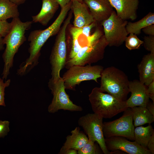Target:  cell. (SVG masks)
I'll list each match as a JSON object with an SVG mask.
<instances>
[{
	"label": "cell",
	"mask_w": 154,
	"mask_h": 154,
	"mask_svg": "<svg viewBox=\"0 0 154 154\" xmlns=\"http://www.w3.org/2000/svg\"><path fill=\"white\" fill-rule=\"evenodd\" d=\"M116 11L117 16L123 20L133 21L137 18L139 0H108Z\"/></svg>",
	"instance_id": "obj_15"
},
{
	"label": "cell",
	"mask_w": 154,
	"mask_h": 154,
	"mask_svg": "<svg viewBox=\"0 0 154 154\" xmlns=\"http://www.w3.org/2000/svg\"><path fill=\"white\" fill-rule=\"evenodd\" d=\"M147 149L151 154H154V133L152 134L147 145Z\"/></svg>",
	"instance_id": "obj_33"
},
{
	"label": "cell",
	"mask_w": 154,
	"mask_h": 154,
	"mask_svg": "<svg viewBox=\"0 0 154 154\" xmlns=\"http://www.w3.org/2000/svg\"><path fill=\"white\" fill-rule=\"evenodd\" d=\"M154 24V13L149 12L140 20L135 22H127L126 29L128 34H139L145 27Z\"/></svg>",
	"instance_id": "obj_21"
},
{
	"label": "cell",
	"mask_w": 154,
	"mask_h": 154,
	"mask_svg": "<svg viewBox=\"0 0 154 154\" xmlns=\"http://www.w3.org/2000/svg\"><path fill=\"white\" fill-rule=\"evenodd\" d=\"M4 44L3 42V38L0 35V50H3L4 48Z\"/></svg>",
	"instance_id": "obj_38"
},
{
	"label": "cell",
	"mask_w": 154,
	"mask_h": 154,
	"mask_svg": "<svg viewBox=\"0 0 154 154\" xmlns=\"http://www.w3.org/2000/svg\"><path fill=\"white\" fill-rule=\"evenodd\" d=\"M134 129L132 111L129 108L124 112L123 115L119 118L103 123V132L105 138L119 136L134 141Z\"/></svg>",
	"instance_id": "obj_9"
},
{
	"label": "cell",
	"mask_w": 154,
	"mask_h": 154,
	"mask_svg": "<svg viewBox=\"0 0 154 154\" xmlns=\"http://www.w3.org/2000/svg\"><path fill=\"white\" fill-rule=\"evenodd\" d=\"M142 30L147 35L154 36V24L149 25L142 29Z\"/></svg>",
	"instance_id": "obj_32"
},
{
	"label": "cell",
	"mask_w": 154,
	"mask_h": 154,
	"mask_svg": "<svg viewBox=\"0 0 154 154\" xmlns=\"http://www.w3.org/2000/svg\"><path fill=\"white\" fill-rule=\"evenodd\" d=\"M104 69L99 65H74L68 69L62 77L65 89L75 90L76 86L81 82L93 80L98 82Z\"/></svg>",
	"instance_id": "obj_6"
},
{
	"label": "cell",
	"mask_w": 154,
	"mask_h": 154,
	"mask_svg": "<svg viewBox=\"0 0 154 154\" xmlns=\"http://www.w3.org/2000/svg\"><path fill=\"white\" fill-rule=\"evenodd\" d=\"M11 2L17 6L22 4L27 0H9Z\"/></svg>",
	"instance_id": "obj_37"
},
{
	"label": "cell",
	"mask_w": 154,
	"mask_h": 154,
	"mask_svg": "<svg viewBox=\"0 0 154 154\" xmlns=\"http://www.w3.org/2000/svg\"><path fill=\"white\" fill-rule=\"evenodd\" d=\"M147 90L149 94V98L154 102V80L151 82L147 86Z\"/></svg>",
	"instance_id": "obj_31"
},
{
	"label": "cell",
	"mask_w": 154,
	"mask_h": 154,
	"mask_svg": "<svg viewBox=\"0 0 154 154\" xmlns=\"http://www.w3.org/2000/svg\"><path fill=\"white\" fill-rule=\"evenodd\" d=\"M71 11L57 34L50 57L51 78L48 83H54L60 78V72L66 63L67 48L66 37L67 28L72 17Z\"/></svg>",
	"instance_id": "obj_5"
},
{
	"label": "cell",
	"mask_w": 154,
	"mask_h": 154,
	"mask_svg": "<svg viewBox=\"0 0 154 154\" xmlns=\"http://www.w3.org/2000/svg\"><path fill=\"white\" fill-rule=\"evenodd\" d=\"M80 2H83V0H76Z\"/></svg>",
	"instance_id": "obj_39"
},
{
	"label": "cell",
	"mask_w": 154,
	"mask_h": 154,
	"mask_svg": "<svg viewBox=\"0 0 154 154\" xmlns=\"http://www.w3.org/2000/svg\"><path fill=\"white\" fill-rule=\"evenodd\" d=\"M88 97L94 113L103 118H110L128 108L126 101H121L110 94L104 93L99 87L93 88Z\"/></svg>",
	"instance_id": "obj_4"
},
{
	"label": "cell",
	"mask_w": 154,
	"mask_h": 154,
	"mask_svg": "<svg viewBox=\"0 0 154 154\" xmlns=\"http://www.w3.org/2000/svg\"><path fill=\"white\" fill-rule=\"evenodd\" d=\"M9 123L8 121L0 120V138L4 137L9 131Z\"/></svg>",
	"instance_id": "obj_29"
},
{
	"label": "cell",
	"mask_w": 154,
	"mask_h": 154,
	"mask_svg": "<svg viewBox=\"0 0 154 154\" xmlns=\"http://www.w3.org/2000/svg\"><path fill=\"white\" fill-rule=\"evenodd\" d=\"M98 23L94 21L91 24L80 28L82 34L87 37H88L91 35L92 29L97 26Z\"/></svg>",
	"instance_id": "obj_30"
},
{
	"label": "cell",
	"mask_w": 154,
	"mask_h": 154,
	"mask_svg": "<svg viewBox=\"0 0 154 154\" xmlns=\"http://www.w3.org/2000/svg\"><path fill=\"white\" fill-rule=\"evenodd\" d=\"M129 88L131 95L125 101L127 107L129 108L138 106L146 107L149 101L147 86L139 80H135L129 81Z\"/></svg>",
	"instance_id": "obj_13"
},
{
	"label": "cell",
	"mask_w": 154,
	"mask_h": 154,
	"mask_svg": "<svg viewBox=\"0 0 154 154\" xmlns=\"http://www.w3.org/2000/svg\"><path fill=\"white\" fill-rule=\"evenodd\" d=\"M143 41V44L145 49L154 54V36H145Z\"/></svg>",
	"instance_id": "obj_27"
},
{
	"label": "cell",
	"mask_w": 154,
	"mask_h": 154,
	"mask_svg": "<svg viewBox=\"0 0 154 154\" xmlns=\"http://www.w3.org/2000/svg\"><path fill=\"white\" fill-rule=\"evenodd\" d=\"M129 34L125 40L126 47L130 50L139 49L143 44V41L139 39L136 35L132 33Z\"/></svg>",
	"instance_id": "obj_25"
},
{
	"label": "cell",
	"mask_w": 154,
	"mask_h": 154,
	"mask_svg": "<svg viewBox=\"0 0 154 154\" xmlns=\"http://www.w3.org/2000/svg\"><path fill=\"white\" fill-rule=\"evenodd\" d=\"M103 118L94 113H88L80 117L78 121L88 135V139L96 142L104 154H110L107 149L103 132Z\"/></svg>",
	"instance_id": "obj_10"
},
{
	"label": "cell",
	"mask_w": 154,
	"mask_h": 154,
	"mask_svg": "<svg viewBox=\"0 0 154 154\" xmlns=\"http://www.w3.org/2000/svg\"><path fill=\"white\" fill-rule=\"evenodd\" d=\"M48 86L53 95L52 101L48 108L49 112L54 113L60 110L72 112L82 110L81 107L74 104L70 100L65 91L62 77L55 83H48Z\"/></svg>",
	"instance_id": "obj_11"
},
{
	"label": "cell",
	"mask_w": 154,
	"mask_h": 154,
	"mask_svg": "<svg viewBox=\"0 0 154 154\" xmlns=\"http://www.w3.org/2000/svg\"><path fill=\"white\" fill-rule=\"evenodd\" d=\"M60 6L61 8L64 7L68 4L71 0H54Z\"/></svg>",
	"instance_id": "obj_35"
},
{
	"label": "cell",
	"mask_w": 154,
	"mask_h": 154,
	"mask_svg": "<svg viewBox=\"0 0 154 154\" xmlns=\"http://www.w3.org/2000/svg\"><path fill=\"white\" fill-rule=\"evenodd\" d=\"M127 22L119 17L114 11L110 16L101 23L108 46L118 47L123 44L129 34L126 29Z\"/></svg>",
	"instance_id": "obj_8"
},
{
	"label": "cell",
	"mask_w": 154,
	"mask_h": 154,
	"mask_svg": "<svg viewBox=\"0 0 154 154\" xmlns=\"http://www.w3.org/2000/svg\"><path fill=\"white\" fill-rule=\"evenodd\" d=\"M12 26L7 35L3 38V42L6 45L2 55L4 63L2 79L5 80L9 74L10 69L13 66L14 57L20 47L26 40L25 34L31 28L32 21H22L19 17L13 19Z\"/></svg>",
	"instance_id": "obj_2"
},
{
	"label": "cell",
	"mask_w": 154,
	"mask_h": 154,
	"mask_svg": "<svg viewBox=\"0 0 154 154\" xmlns=\"http://www.w3.org/2000/svg\"><path fill=\"white\" fill-rule=\"evenodd\" d=\"M42 2L40 11L36 15L32 17V21L46 26L54 16L59 5L54 0H42Z\"/></svg>",
	"instance_id": "obj_18"
},
{
	"label": "cell",
	"mask_w": 154,
	"mask_h": 154,
	"mask_svg": "<svg viewBox=\"0 0 154 154\" xmlns=\"http://www.w3.org/2000/svg\"><path fill=\"white\" fill-rule=\"evenodd\" d=\"M71 10L73 13L74 27L81 28L95 21L85 3L76 0H72Z\"/></svg>",
	"instance_id": "obj_16"
},
{
	"label": "cell",
	"mask_w": 154,
	"mask_h": 154,
	"mask_svg": "<svg viewBox=\"0 0 154 154\" xmlns=\"http://www.w3.org/2000/svg\"><path fill=\"white\" fill-rule=\"evenodd\" d=\"M99 88L122 101L127 100L129 92V80L122 70L113 66L104 69L101 74Z\"/></svg>",
	"instance_id": "obj_3"
},
{
	"label": "cell",
	"mask_w": 154,
	"mask_h": 154,
	"mask_svg": "<svg viewBox=\"0 0 154 154\" xmlns=\"http://www.w3.org/2000/svg\"><path fill=\"white\" fill-rule=\"evenodd\" d=\"M108 46L104 35L96 43L82 48L72 58L66 62L68 69L74 65L84 66L96 62L103 59L105 48Z\"/></svg>",
	"instance_id": "obj_7"
},
{
	"label": "cell",
	"mask_w": 154,
	"mask_h": 154,
	"mask_svg": "<svg viewBox=\"0 0 154 154\" xmlns=\"http://www.w3.org/2000/svg\"><path fill=\"white\" fill-rule=\"evenodd\" d=\"M105 141L108 151L119 150L129 154H151L148 149L142 147L135 141H129L123 137L114 136L105 138Z\"/></svg>",
	"instance_id": "obj_12"
},
{
	"label": "cell",
	"mask_w": 154,
	"mask_h": 154,
	"mask_svg": "<svg viewBox=\"0 0 154 154\" xmlns=\"http://www.w3.org/2000/svg\"><path fill=\"white\" fill-rule=\"evenodd\" d=\"M132 111L133 123L135 127L147 123L151 124L154 121L153 116L146 107L138 106L131 108Z\"/></svg>",
	"instance_id": "obj_20"
},
{
	"label": "cell",
	"mask_w": 154,
	"mask_h": 154,
	"mask_svg": "<svg viewBox=\"0 0 154 154\" xmlns=\"http://www.w3.org/2000/svg\"><path fill=\"white\" fill-rule=\"evenodd\" d=\"M12 26L11 22L6 20H0V35L3 37H5L9 32Z\"/></svg>",
	"instance_id": "obj_28"
},
{
	"label": "cell",
	"mask_w": 154,
	"mask_h": 154,
	"mask_svg": "<svg viewBox=\"0 0 154 154\" xmlns=\"http://www.w3.org/2000/svg\"><path fill=\"white\" fill-rule=\"evenodd\" d=\"M80 130L79 127H76L71 131V135L66 137V140L58 154H62L64 151L69 149H74L78 151L88 141V138L84 133Z\"/></svg>",
	"instance_id": "obj_19"
},
{
	"label": "cell",
	"mask_w": 154,
	"mask_h": 154,
	"mask_svg": "<svg viewBox=\"0 0 154 154\" xmlns=\"http://www.w3.org/2000/svg\"><path fill=\"white\" fill-rule=\"evenodd\" d=\"M95 141L88 139L86 143L78 151V154H99L101 152Z\"/></svg>",
	"instance_id": "obj_24"
},
{
	"label": "cell",
	"mask_w": 154,
	"mask_h": 154,
	"mask_svg": "<svg viewBox=\"0 0 154 154\" xmlns=\"http://www.w3.org/2000/svg\"><path fill=\"white\" fill-rule=\"evenodd\" d=\"M95 22L102 23L107 19L114 11L108 0H83Z\"/></svg>",
	"instance_id": "obj_14"
},
{
	"label": "cell",
	"mask_w": 154,
	"mask_h": 154,
	"mask_svg": "<svg viewBox=\"0 0 154 154\" xmlns=\"http://www.w3.org/2000/svg\"><path fill=\"white\" fill-rule=\"evenodd\" d=\"M71 3L72 0L61 9L57 18L48 27L43 30H35L31 32L28 38L30 42L28 49L30 55L21 64L17 71L18 74L22 75L26 74L38 64L42 47L50 37L58 34L71 9Z\"/></svg>",
	"instance_id": "obj_1"
},
{
	"label": "cell",
	"mask_w": 154,
	"mask_h": 154,
	"mask_svg": "<svg viewBox=\"0 0 154 154\" xmlns=\"http://www.w3.org/2000/svg\"><path fill=\"white\" fill-rule=\"evenodd\" d=\"M146 107L149 112L154 116V102H151L149 101Z\"/></svg>",
	"instance_id": "obj_34"
},
{
	"label": "cell",
	"mask_w": 154,
	"mask_h": 154,
	"mask_svg": "<svg viewBox=\"0 0 154 154\" xmlns=\"http://www.w3.org/2000/svg\"><path fill=\"white\" fill-rule=\"evenodd\" d=\"M0 77V106H5L4 98L5 89L9 86L11 82L10 79L7 80L5 82Z\"/></svg>",
	"instance_id": "obj_26"
},
{
	"label": "cell",
	"mask_w": 154,
	"mask_h": 154,
	"mask_svg": "<svg viewBox=\"0 0 154 154\" xmlns=\"http://www.w3.org/2000/svg\"><path fill=\"white\" fill-rule=\"evenodd\" d=\"M18 6L9 0H0V20L19 17Z\"/></svg>",
	"instance_id": "obj_23"
},
{
	"label": "cell",
	"mask_w": 154,
	"mask_h": 154,
	"mask_svg": "<svg viewBox=\"0 0 154 154\" xmlns=\"http://www.w3.org/2000/svg\"><path fill=\"white\" fill-rule=\"evenodd\" d=\"M139 81L147 86L154 80V54L145 55L137 66Z\"/></svg>",
	"instance_id": "obj_17"
},
{
	"label": "cell",
	"mask_w": 154,
	"mask_h": 154,
	"mask_svg": "<svg viewBox=\"0 0 154 154\" xmlns=\"http://www.w3.org/2000/svg\"><path fill=\"white\" fill-rule=\"evenodd\" d=\"M62 154H78V151L74 149H68L64 151Z\"/></svg>",
	"instance_id": "obj_36"
},
{
	"label": "cell",
	"mask_w": 154,
	"mask_h": 154,
	"mask_svg": "<svg viewBox=\"0 0 154 154\" xmlns=\"http://www.w3.org/2000/svg\"><path fill=\"white\" fill-rule=\"evenodd\" d=\"M154 133V129L151 125L146 127H136L134 131V141L142 147L147 149L148 143Z\"/></svg>",
	"instance_id": "obj_22"
}]
</instances>
